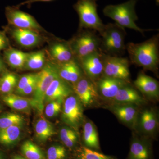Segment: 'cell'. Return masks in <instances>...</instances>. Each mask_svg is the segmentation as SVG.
Returning <instances> with one entry per match:
<instances>
[{
  "label": "cell",
  "mask_w": 159,
  "mask_h": 159,
  "mask_svg": "<svg viewBox=\"0 0 159 159\" xmlns=\"http://www.w3.org/2000/svg\"><path fill=\"white\" fill-rule=\"evenodd\" d=\"M159 48V34L143 42L129 43L126 45L130 63L155 73L158 71Z\"/></svg>",
  "instance_id": "cell-1"
},
{
  "label": "cell",
  "mask_w": 159,
  "mask_h": 159,
  "mask_svg": "<svg viewBox=\"0 0 159 159\" xmlns=\"http://www.w3.org/2000/svg\"><path fill=\"white\" fill-rule=\"evenodd\" d=\"M100 38L99 50L107 55L121 57L126 50L125 28L115 23L105 25L99 34Z\"/></svg>",
  "instance_id": "cell-2"
},
{
  "label": "cell",
  "mask_w": 159,
  "mask_h": 159,
  "mask_svg": "<svg viewBox=\"0 0 159 159\" xmlns=\"http://www.w3.org/2000/svg\"><path fill=\"white\" fill-rule=\"evenodd\" d=\"M137 0H128L125 2L117 5H109L103 9L104 16L114 20L116 24L124 28H128L143 34L152 29H141L136 21L138 16L135 10Z\"/></svg>",
  "instance_id": "cell-3"
},
{
  "label": "cell",
  "mask_w": 159,
  "mask_h": 159,
  "mask_svg": "<svg viewBox=\"0 0 159 159\" xmlns=\"http://www.w3.org/2000/svg\"><path fill=\"white\" fill-rule=\"evenodd\" d=\"M97 0H78L74 6L79 18L81 29H90L100 34L105 25L97 11Z\"/></svg>",
  "instance_id": "cell-4"
},
{
  "label": "cell",
  "mask_w": 159,
  "mask_h": 159,
  "mask_svg": "<svg viewBox=\"0 0 159 159\" xmlns=\"http://www.w3.org/2000/svg\"><path fill=\"white\" fill-rule=\"evenodd\" d=\"M58 77L57 64H46L41 71L39 72L36 87L31 100L32 107L40 113H42L43 110L46 91L51 82Z\"/></svg>",
  "instance_id": "cell-5"
},
{
  "label": "cell",
  "mask_w": 159,
  "mask_h": 159,
  "mask_svg": "<svg viewBox=\"0 0 159 159\" xmlns=\"http://www.w3.org/2000/svg\"><path fill=\"white\" fill-rule=\"evenodd\" d=\"M81 29L82 31L69 42L76 60L99 51L100 47V36L97 31Z\"/></svg>",
  "instance_id": "cell-6"
},
{
  "label": "cell",
  "mask_w": 159,
  "mask_h": 159,
  "mask_svg": "<svg viewBox=\"0 0 159 159\" xmlns=\"http://www.w3.org/2000/svg\"><path fill=\"white\" fill-rule=\"evenodd\" d=\"M61 111L63 122L78 132L83 122V106L76 95L73 94L65 99Z\"/></svg>",
  "instance_id": "cell-7"
},
{
  "label": "cell",
  "mask_w": 159,
  "mask_h": 159,
  "mask_svg": "<svg viewBox=\"0 0 159 159\" xmlns=\"http://www.w3.org/2000/svg\"><path fill=\"white\" fill-rule=\"evenodd\" d=\"M130 63L129 59L126 57L110 56L104 54L102 77L121 80L130 82Z\"/></svg>",
  "instance_id": "cell-8"
},
{
  "label": "cell",
  "mask_w": 159,
  "mask_h": 159,
  "mask_svg": "<svg viewBox=\"0 0 159 159\" xmlns=\"http://www.w3.org/2000/svg\"><path fill=\"white\" fill-rule=\"evenodd\" d=\"M84 74L94 83L102 76L104 54L100 50L77 60Z\"/></svg>",
  "instance_id": "cell-9"
},
{
  "label": "cell",
  "mask_w": 159,
  "mask_h": 159,
  "mask_svg": "<svg viewBox=\"0 0 159 159\" xmlns=\"http://www.w3.org/2000/svg\"><path fill=\"white\" fill-rule=\"evenodd\" d=\"M73 88L75 95L84 107L93 106L97 103L100 97L95 83L85 75Z\"/></svg>",
  "instance_id": "cell-10"
},
{
  "label": "cell",
  "mask_w": 159,
  "mask_h": 159,
  "mask_svg": "<svg viewBox=\"0 0 159 159\" xmlns=\"http://www.w3.org/2000/svg\"><path fill=\"white\" fill-rule=\"evenodd\" d=\"M6 15L9 24L18 29H30L35 31L42 29L33 16L21 11L17 7H6Z\"/></svg>",
  "instance_id": "cell-11"
},
{
  "label": "cell",
  "mask_w": 159,
  "mask_h": 159,
  "mask_svg": "<svg viewBox=\"0 0 159 159\" xmlns=\"http://www.w3.org/2000/svg\"><path fill=\"white\" fill-rule=\"evenodd\" d=\"M74 93L72 86L58 77L51 82L46 91L44 102L53 101L63 102L66 98Z\"/></svg>",
  "instance_id": "cell-12"
},
{
  "label": "cell",
  "mask_w": 159,
  "mask_h": 159,
  "mask_svg": "<svg viewBox=\"0 0 159 159\" xmlns=\"http://www.w3.org/2000/svg\"><path fill=\"white\" fill-rule=\"evenodd\" d=\"M134 84L135 88L140 92L145 99L153 100L159 99V85L156 80L143 72H140Z\"/></svg>",
  "instance_id": "cell-13"
},
{
  "label": "cell",
  "mask_w": 159,
  "mask_h": 159,
  "mask_svg": "<svg viewBox=\"0 0 159 159\" xmlns=\"http://www.w3.org/2000/svg\"><path fill=\"white\" fill-rule=\"evenodd\" d=\"M111 101L113 104H134L138 107L147 103L145 97L131 85L130 83L120 89Z\"/></svg>",
  "instance_id": "cell-14"
},
{
  "label": "cell",
  "mask_w": 159,
  "mask_h": 159,
  "mask_svg": "<svg viewBox=\"0 0 159 159\" xmlns=\"http://www.w3.org/2000/svg\"><path fill=\"white\" fill-rule=\"evenodd\" d=\"M129 83L121 80L102 77L95 84L100 97L111 100L120 89Z\"/></svg>",
  "instance_id": "cell-15"
},
{
  "label": "cell",
  "mask_w": 159,
  "mask_h": 159,
  "mask_svg": "<svg viewBox=\"0 0 159 159\" xmlns=\"http://www.w3.org/2000/svg\"><path fill=\"white\" fill-rule=\"evenodd\" d=\"M110 110L125 125L134 129L138 124V106L134 104H113Z\"/></svg>",
  "instance_id": "cell-16"
},
{
  "label": "cell",
  "mask_w": 159,
  "mask_h": 159,
  "mask_svg": "<svg viewBox=\"0 0 159 159\" xmlns=\"http://www.w3.org/2000/svg\"><path fill=\"white\" fill-rule=\"evenodd\" d=\"M59 77L74 86L84 74L78 61L74 58L68 62L57 64Z\"/></svg>",
  "instance_id": "cell-17"
},
{
  "label": "cell",
  "mask_w": 159,
  "mask_h": 159,
  "mask_svg": "<svg viewBox=\"0 0 159 159\" xmlns=\"http://www.w3.org/2000/svg\"><path fill=\"white\" fill-rule=\"evenodd\" d=\"M152 148L147 139L134 136L131 142L130 149L126 159H152Z\"/></svg>",
  "instance_id": "cell-18"
},
{
  "label": "cell",
  "mask_w": 159,
  "mask_h": 159,
  "mask_svg": "<svg viewBox=\"0 0 159 159\" xmlns=\"http://www.w3.org/2000/svg\"><path fill=\"white\" fill-rule=\"evenodd\" d=\"M138 122L141 131L146 134L153 135L157 130L158 119L156 112L153 109H146L142 111L140 117H138Z\"/></svg>",
  "instance_id": "cell-19"
},
{
  "label": "cell",
  "mask_w": 159,
  "mask_h": 159,
  "mask_svg": "<svg viewBox=\"0 0 159 159\" xmlns=\"http://www.w3.org/2000/svg\"><path fill=\"white\" fill-rule=\"evenodd\" d=\"M11 35L20 46L24 48H33L40 42L41 38L36 31L28 29L16 28L12 30Z\"/></svg>",
  "instance_id": "cell-20"
},
{
  "label": "cell",
  "mask_w": 159,
  "mask_h": 159,
  "mask_svg": "<svg viewBox=\"0 0 159 159\" xmlns=\"http://www.w3.org/2000/svg\"><path fill=\"white\" fill-rule=\"evenodd\" d=\"M50 53L57 64L68 62L75 58L69 42L65 41L57 42L52 45Z\"/></svg>",
  "instance_id": "cell-21"
},
{
  "label": "cell",
  "mask_w": 159,
  "mask_h": 159,
  "mask_svg": "<svg viewBox=\"0 0 159 159\" xmlns=\"http://www.w3.org/2000/svg\"><path fill=\"white\" fill-rule=\"evenodd\" d=\"M82 139L85 147L97 151L100 150L98 132L93 122L91 120L84 122Z\"/></svg>",
  "instance_id": "cell-22"
},
{
  "label": "cell",
  "mask_w": 159,
  "mask_h": 159,
  "mask_svg": "<svg viewBox=\"0 0 159 159\" xmlns=\"http://www.w3.org/2000/svg\"><path fill=\"white\" fill-rule=\"evenodd\" d=\"M34 132L36 139L40 142H45L56 134L54 125L44 118H41L34 125Z\"/></svg>",
  "instance_id": "cell-23"
},
{
  "label": "cell",
  "mask_w": 159,
  "mask_h": 159,
  "mask_svg": "<svg viewBox=\"0 0 159 159\" xmlns=\"http://www.w3.org/2000/svg\"><path fill=\"white\" fill-rule=\"evenodd\" d=\"M2 100L10 108L19 111H28L32 106L31 99L18 95L7 94L3 97Z\"/></svg>",
  "instance_id": "cell-24"
},
{
  "label": "cell",
  "mask_w": 159,
  "mask_h": 159,
  "mask_svg": "<svg viewBox=\"0 0 159 159\" xmlns=\"http://www.w3.org/2000/svg\"><path fill=\"white\" fill-rule=\"evenodd\" d=\"M29 53L16 49H7L4 53L5 59L12 68L21 70L24 68Z\"/></svg>",
  "instance_id": "cell-25"
},
{
  "label": "cell",
  "mask_w": 159,
  "mask_h": 159,
  "mask_svg": "<svg viewBox=\"0 0 159 159\" xmlns=\"http://www.w3.org/2000/svg\"><path fill=\"white\" fill-rule=\"evenodd\" d=\"M22 126L14 125L0 129V143L8 146L16 144L21 136Z\"/></svg>",
  "instance_id": "cell-26"
},
{
  "label": "cell",
  "mask_w": 159,
  "mask_h": 159,
  "mask_svg": "<svg viewBox=\"0 0 159 159\" xmlns=\"http://www.w3.org/2000/svg\"><path fill=\"white\" fill-rule=\"evenodd\" d=\"M45 54L43 51L29 53L24 69L31 70H40L45 65Z\"/></svg>",
  "instance_id": "cell-27"
},
{
  "label": "cell",
  "mask_w": 159,
  "mask_h": 159,
  "mask_svg": "<svg viewBox=\"0 0 159 159\" xmlns=\"http://www.w3.org/2000/svg\"><path fill=\"white\" fill-rule=\"evenodd\" d=\"M59 136L63 144L69 148H74L78 143V133L69 126H65L60 129Z\"/></svg>",
  "instance_id": "cell-28"
},
{
  "label": "cell",
  "mask_w": 159,
  "mask_h": 159,
  "mask_svg": "<svg viewBox=\"0 0 159 159\" xmlns=\"http://www.w3.org/2000/svg\"><path fill=\"white\" fill-rule=\"evenodd\" d=\"M21 151L27 159H45L42 150L31 141L24 142L21 147Z\"/></svg>",
  "instance_id": "cell-29"
},
{
  "label": "cell",
  "mask_w": 159,
  "mask_h": 159,
  "mask_svg": "<svg viewBox=\"0 0 159 159\" xmlns=\"http://www.w3.org/2000/svg\"><path fill=\"white\" fill-rule=\"evenodd\" d=\"M18 81L16 74L9 72L6 73L0 80V91L3 93H11L16 88Z\"/></svg>",
  "instance_id": "cell-30"
},
{
  "label": "cell",
  "mask_w": 159,
  "mask_h": 159,
  "mask_svg": "<svg viewBox=\"0 0 159 159\" xmlns=\"http://www.w3.org/2000/svg\"><path fill=\"white\" fill-rule=\"evenodd\" d=\"M76 157L77 159H117L84 146H80L77 149Z\"/></svg>",
  "instance_id": "cell-31"
},
{
  "label": "cell",
  "mask_w": 159,
  "mask_h": 159,
  "mask_svg": "<svg viewBox=\"0 0 159 159\" xmlns=\"http://www.w3.org/2000/svg\"><path fill=\"white\" fill-rule=\"evenodd\" d=\"M25 122L23 117L18 114L8 113L0 117V129L14 125L22 126Z\"/></svg>",
  "instance_id": "cell-32"
},
{
  "label": "cell",
  "mask_w": 159,
  "mask_h": 159,
  "mask_svg": "<svg viewBox=\"0 0 159 159\" xmlns=\"http://www.w3.org/2000/svg\"><path fill=\"white\" fill-rule=\"evenodd\" d=\"M67 156L66 149L62 145L51 146L47 152L48 159H66Z\"/></svg>",
  "instance_id": "cell-33"
},
{
  "label": "cell",
  "mask_w": 159,
  "mask_h": 159,
  "mask_svg": "<svg viewBox=\"0 0 159 159\" xmlns=\"http://www.w3.org/2000/svg\"><path fill=\"white\" fill-rule=\"evenodd\" d=\"M63 102L59 101H53L48 102L45 109L46 116L52 118L57 116L62 110Z\"/></svg>",
  "instance_id": "cell-34"
},
{
  "label": "cell",
  "mask_w": 159,
  "mask_h": 159,
  "mask_svg": "<svg viewBox=\"0 0 159 159\" xmlns=\"http://www.w3.org/2000/svg\"><path fill=\"white\" fill-rule=\"evenodd\" d=\"M38 76V73L27 74L23 76L18 82L17 86L16 88V93L17 94L23 89L25 88L26 86L37 79Z\"/></svg>",
  "instance_id": "cell-35"
},
{
  "label": "cell",
  "mask_w": 159,
  "mask_h": 159,
  "mask_svg": "<svg viewBox=\"0 0 159 159\" xmlns=\"http://www.w3.org/2000/svg\"><path fill=\"white\" fill-rule=\"evenodd\" d=\"M37 79H37L28 84V85L26 86L25 88L23 89L22 90L18 93L17 95L23 97V96H28V95L33 94L34 89H35V87H36Z\"/></svg>",
  "instance_id": "cell-36"
},
{
  "label": "cell",
  "mask_w": 159,
  "mask_h": 159,
  "mask_svg": "<svg viewBox=\"0 0 159 159\" xmlns=\"http://www.w3.org/2000/svg\"><path fill=\"white\" fill-rule=\"evenodd\" d=\"M9 45V41L6 35L0 31V51L7 49Z\"/></svg>",
  "instance_id": "cell-37"
},
{
  "label": "cell",
  "mask_w": 159,
  "mask_h": 159,
  "mask_svg": "<svg viewBox=\"0 0 159 159\" xmlns=\"http://www.w3.org/2000/svg\"><path fill=\"white\" fill-rule=\"evenodd\" d=\"M52 1H53V0H27L25 2L20 3L19 5H18L16 7H19L20 6H24L25 5H28V6H29L32 3L37 2H48Z\"/></svg>",
  "instance_id": "cell-38"
},
{
  "label": "cell",
  "mask_w": 159,
  "mask_h": 159,
  "mask_svg": "<svg viewBox=\"0 0 159 159\" xmlns=\"http://www.w3.org/2000/svg\"><path fill=\"white\" fill-rule=\"evenodd\" d=\"M5 65L2 59L0 58V73H2L5 69Z\"/></svg>",
  "instance_id": "cell-39"
},
{
  "label": "cell",
  "mask_w": 159,
  "mask_h": 159,
  "mask_svg": "<svg viewBox=\"0 0 159 159\" xmlns=\"http://www.w3.org/2000/svg\"><path fill=\"white\" fill-rule=\"evenodd\" d=\"M12 159H27L25 157L20 155H15L12 158Z\"/></svg>",
  "instance_id": "cell-40"
},
{
  "label": "cell",
  "mask_w": 159,
  "mask_h": 159,
  "mask_svg": "<svg viewBox=\"0 0 159 159\" xmlns=\"http://www.w3.org/2000/svg\"><path fill=\"white\" fill-rule=\"evenodd\" d=\"M0 159H4V157L1 153H0Z\"/></svg>",
  "instance_id": "cell-41"
},
{
  "label": "cell",
  "mask_w": 159,
  "mask_h": 159,
  "mask_svg": "<svg viewBox=\"0 0 159 159\" xmlns=\"http://www.w3.org/2000/svg\"><path fill=\"white\" fill-rule=\"evenodd\" d=\"M155 1L157 3H158V4L159 2V0H155Z\"/></svg>",
  "instance_id": "cell-42"
},
{
  "label": "cell",
  "mask_w": 159,
  "mask_h": 159,
  "mask_svg": "<svg viewBox=\"0 0 159 159\" xmlns=\"http://www.w3.org/2000/svg\"><path fill=\"white\" fill-rule=\"evenodd\" d=\"M0 111H1V105H0Z\"/></svg>",
  "instance_id": "cell-43"
}]
</instances>
